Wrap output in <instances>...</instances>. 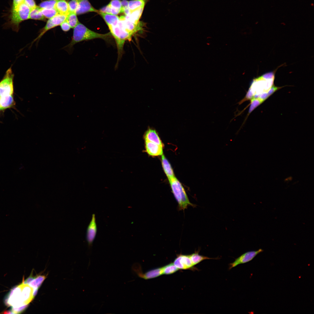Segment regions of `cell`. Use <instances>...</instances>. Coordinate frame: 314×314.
<instances>
[{
  "label": "cell",
  "instance_id": "1",
  "mask_svg": "<svg viewBox=\"0 0 314 314\" xmlns=\"http://www.w3.org/2000/svg\"><path fill=\"white\" fill-rule=\"evenodd\" d=\"M33 287L27 283H23L18 286L12 290L9 295L7 301L8 304L13 307V312H17L19 307L25 308L28 304L34 297V290Z\"/></svg>",
  "mask_w": 314,
  "mask_h": 314
},
{
  "label": "cell",
  "instance_id": "2",
  "mask_svg": "<svg viewBox=\"0 0 314 314\" xmlns=\"http://www.w3.org/2000/svg\"><path fill=\"white\" fill-rule=\"evenodd\" d=\"M110 33H99L89 29L83 24L79 23L74 28L72 39L69 43L64 48L70 49L76 44L80 42L96 38L108 40L111 36Z\"/></svg>",
  "mask_w": 314,
  "mask_h": 314
},
{
  "label": "cell",
  "instance_id": "3",
  "mask_svg": "<svg viewBox=\"0 0 314 314\" xmlns=\"http://www.w3.org/2000/svg\"><path fill=\"white\" fill-rule=\"evenodd\" d=\"M266 74L254 80L243 100L251 99L258 93H266L273 86L274 79V75L267 77Z\"/></svg>",
  "mask_w": 314,
  "mask_h": 314
},
{
  "label": "cell",
  "instance_id": "4",
  "mask_svg": "<svg viewBox=\"0 0 314 314\" xmlns=\"http://www.w3.org/2000/svg\"><path fill=\"white\" fill-rule=\"evenodd\" d=\"M168 179L179 209L184 210L189 206H193L194 205L190 201L184 188L175 176Z\"/></svg>",
  "mask_w": 314,
  "mask_h": 314
},
{
  "label": "cell",
  "instance_id": "5",
  "mask_svg": "<svg viewBox=\"0 0 314 314\" xmlns=\"http://www.w3.org/2000/svg\"><path fill=\"white\" fill-rule=\"evenodd\" d=\"M108 28L110 33L115 40L119 58L122 53L125 41L130 40L132 35L126 30L120 20L117 25Z\"/></svg>",
  "mask_w": 314,
  "mask_h": 314
},
{
  "label": "cell",
  "instance_id": "6",
  "mask_svg": "<svg viewBox=\"0 0 314 314\" xmlns=\"http://www.w3.org/2000/svg\"><path fill=\"white\" fill-rule=\"evenodd\" d=\"M30 8L23 1L12 10L11 24L14 30L17 31L19 24L29 19Z\"/></svg>",
  "mask_w": 314,
  "mask_h": 314
},
{
  "label": "cell",
  "instance_id": "7",
  "mask_svg": "<svg viewBox=\"0 0 314 314\" xmlns=\"http://www.w3.org/2000/svg\"><path fill=\"white\" fill-rule=\"evenodd\" d=\"M13 77L14 74L10 68L7 70L4 77L0 82V97L12 95L13 92Z\"/></svg>",
  "mask_w": 314,
  "mask_h": 314
},
{
  "label": "cell",
  "instance_id": "8",
  "mask_svg": "<svg viewBox=\"0 0 314 314\" xmlns=\"http://www.w3.org/2000/svg\"><path fill=\"white\" fill-rule=\"evenodd\" d=\"M132 270L138 276L144 279L154 278L163 274L162 267L154 269L143 273L139 265H134Z\"/></svg>",
  "mask_w": 314,
  "mask_h": 314
},
{
  "label": "cell",
  "instance_id": "9",
  "mask_svg": "<svg viewBox=\"0 0 314 314\" xmlns=\"http://www.w3.org/2000/svg\"><path fill=\"white\" fill-rule=\"evenodd\" d=\"M173 263L179 270H196L191 260L190 255L180 254L178 255L175 259Z\"/></svg>",
  "mask_w": 314,
  "mask_h": 314
},
{
  "label": "cell",
  "instance_id": "10",
  "mask_svg": "<svg viewBox=\"0 0 314 314\" xmlns=\"http://www.w3.org/2000/svg\"><path fill=\"white\" fill-rule=\"evenodd\" d=\"M263 250L261 249L256 251H251L246 252L236 259L235 261L229 265V269H231L240 264L247 263L251 261L257 255L262 252Z\"/></svg>",
  "mask_w": 314,
  "mask_h": 314
},
{
  "label": "cell",
  "instance_id": "11",
  "mask_svg": "<svg viewBox=\"0 0 314 314\" xmlns=\"http://www.w3.org/2000/svg\"><path fill=\"white\" fill-rule=\"evenodd\" d=\"M97 231L95 215L93 214L91 220L87 228L86 238L89 247L92 245L95 238Z\"/></svg>",
  "mask_w": 314,
  "mask_h": 314
},
{
  "label": "cell",
  "instance_id": "12",
  "mask_svg": "<svg viewBox=\"0 0 314 314\" xmlns=\"http://www.w3.org/2000/svg\"><path fill=\"white\" fill-rule=\"evenodd\" d=\"M119 18L126 30L132 35L142 28V23L133 22L127 19L125 16H121Z\"/></svg>",
  "mask_w": 314,
  "mask_h": 314
},
{
  "label": "cell",
  "instance_id": "13",
  "mask_svg": "<svg viewBox=\"0 0 314 314\" xmlns=\"http://www.w3.org/2000/svg\"><path fill=\"white\" fill-rule=\"evenodd\" d=\"M145 141L146 151L149 155L156 156L163 154V147L147 140Z\"/></svg>",
  "mask_w": 314,
  "mask_h": 314
},
{
  "label": "cell",
  "instance_id": "14",
  "mask_svg": "<svg viewBox=\"0 0 314 314\" xmlns=\"http://www.w3.org/2000/svg\"><path fill=\"white\" fill-rule=\"evenodd\" d=\"M78 6L76 11L77 15H79L89 12L98 13L99 11L94 8L88 0H78Z\"/></svg>",
  "mask_w": 314,
  "mask_h": 314
},
{
  "label": "cell",
  "instance_id": "15",
  "mask_svg": "<svg viewBox=\"0 0 314 314\" xmlns=\"http://www.w3.org/2000/svg\"><path fill=\"white\" fill-rule=\"evenodd\" d=\"M144 138L145 140L153 142L163 147V144L158 133L155 130L149 129L144 134Z\"/></svg>",
  "mask_w": 314,
  "mask_h": 314
},
{
  "label": "cell",
  "instance_id": "16",
  "mask_svg": "<svg viewBox=\"0 0 314 314\" xmlns=\"http://www.w3.org/2000/svg\"><path fill=\"white\" fill-rule=\"evenodd\" d=\"M98 13L104 19L108 27L116 25L119 21V17L116 15L107 14L99 11Z\"/></svg>",
  "mask_w": 314,
  "mask_h": 314
},
{
  "label": "cell",
  "instance_id": "17",
  "mask_svg": "<svg viewBox=\"0 0 314 314\" xmlns=\"http://www.w3.org/2000/svg\"><path fill=\"white\" fill-rule=\"evenodd\" d=\"M54 8L59 14L67 15L69 12L68 2L65 0H57Z\"/></svg>",
  "mask_w": 314,
  "mask_h": 314
},
{
  "label": "cell",
  "instance_id": "18",
  "mask_svg": "<svg viewBox=\"0 0 314 314\" xmlns=\"http://www.w3.org/2000/svg\"><path fill=\"white\" fill-rule=\"evenodd\" d=\"M161 161L163 170L168 179L174 177V174L171 166L163 154L161 155Z\"/></svg>",
  "mask_w": 314,
  "mask_h": 314
},
{
  "label": "cell",
  "instance_id": "19",
  "mask_svg": "<svg viewBox=\"0 0 314 314\" xmlns=\"http://www.w3.org/2000/svg\"><path fill=\"white\" fill-rule=\"evenodd\" d=\"M144 7V6H142L131 12L129 15L125 16V17L135 23H139V19L142 15Z\"/></svg>",
  "mask_w": 314,
  "mask_h": 314
},
{
  "label": "cell",
  "instance_id": "20",
  "mask_svg": "<svg viewBox=\"0 0 314 314\" xmlns=\"http://www.w3.org/2000/svg\"><path fill=\"white\" fill-rule=\"evenodd\" d=\"M29 19L44 21L46 20L42 13L41 8L38 6L31 9Z\"/></svg>",
  "mask_w": 314,
  "mask_h": 314
},
{
  "label": "cell",
  "instance_id": "21",
  "mask_svg": "<svg viewBox=\"0 0 314 314\" xmlns=\"http://www.w3.org/2000/svg\"><path fill=\"white\" fill-rule=\"evenodd\" d=\"M14 100L12 95H8L0 97V110L9 108L13 104Z\"/></svg>",
  "mask_w": 314,
  "mask_h": 314
},
{
  "label": "cell",
  "instance_id": "22",
  "mask_svg": "<svg viewBox=\"0 0 314 314\" xmlns=\"http://www.w3.org/2000/svg\"><path fill=\"white\" fill-rule=\"evenodd\" d=\"M190 256L191 260L194 266L205 260L217 259V258H209L207 256L200 255L199 254V251H195L194 253L190 255Z\"/></svg>",
  "mask_w": 314,
  "mask_h": 314
},
{
  "label": "cell",
  "instance_id": "23",
  "mask_svg": "<svg viewBox=\"0 0 314 314\" xmlns=\"http://www.w3.org/2000/svg\"><path fill=\"white\" fill-rule=\"evenodd\" d=\"M75 12H69L67 15L66 20L71 28H74L79 23Z\"/></svg>",
  "mask_w": 314,
  "mask_h": 314
},
{
  "label": "cell",
  "instance_id": "24",
  "mask_svg": "<svg viewBox=\"0 0 314 314\" xmlns=\"http://www.w3.org/2000/svg\"><path fill=\"white\" fill-rule=\"evenodd\" d=\"M144 0H133L129 1L128 7L131 12L144 6Z\"/></svg>",
  "mask_w": 314,
  "mask_h": 314
},
{
  "label": "cell",
  "instance_id": "25",
  "mask_svg": "<svg viewBox=\"0 0 314 314\" xmlns=\"http://www.w3.org/2000/svg\"><path fill=\"white\" fill-rule=\"evenodd\" d=\"M163 274H171L177 272L179 269L173 263L169 264L162 267Z\"/></svg>",
  "mask_w": 314,
  "mask_h": 314
},
{
  "label": "cell",
  "instance_id": "26",
  "mask_svg": "<svg viewBox=\"0 0 314 314\" xmlns=\"http://www.w3.org/2000/svg\"><path fill=\"white\" fill-rule=\"evenodd\" d=\"M45 278L44 276L39 275L35 277L28 284L34 289H38Z\"/></svg>",
  "mask_w": 314,
  "mask_h": 314
},
{
  "label": "cell",
  "instance_id": "27",
  "mask_svg": "<svg viewBox=\"0 0 314 314\" xmlns=\"http://www.w3.org/2000/svg\"><path fill=\"white\" fill-rule=\"evenodd\" d=\"M67 15L58 14L51 18L56 27L60 25L66 20Z\"/></svg>",
  "mask_w": 314,
  "mask_h": 314
},
{
  "label": "cell",
  "instance_id": "28",
  "mask_svg": "<svg viewBox=\"0 0 314 314\" xmlns=\"http://www.w3.org/2000/svg\"><path fill=\"white\" fill-rule=\"evenodd\" d=\"M41 9L42 14L46 19H51L58 14L54 8L46 9L41 8Z\"/></svg>",
  "mask_w": 314,
  "mask_h": 314
},
{
  "label": "cell",
  "instance_id": "29",
  "mask_svg": "<svg viewBox=\"0 0 314 314\" xmlns=\"http://www.w3.org/2000/svg\"><path fill=\"white\" fill-rule=\"evenodd\" d=\"M263 101H264L259 97L253 98L251 99V104L248 115H249L254 109Z\"/></svg>",
  "mask_w": 314,
  "mask_h": 314
},
{
  "label": "cell",
  "instance_id": "30",
  "mask_svg": "<svg viewBox=\"0 0 314 314\" xmlns=\"http://www.w3.org/2000/svg\"><path fill=\"white\" fill-rule=\"evenodd\" d=\"M57 0H49L44 1L41 3L39 6L41 8L51 9L54 8Z\"/></svg>",
  "mask_w": 314,
  "mask_h": 314
},
{
  "label": "cell",
  "instance_id": "31",
  "mask_svg": "<svg viewBox=\"0 0 314 314\" xmlns=\"http://www.w3.org/2000/svg\"><path fill=\"white\" fill-rule=\"evenodd\" d=\"M69 12H75L78 6V0H70L68 2Z\"/></svg>",
  "mask_w": 314,
  "mask_h": 314
},
{
  "label": "cell",
  "instance_id": "32",
  "mask_svg": "<svg viewBox=\"0 0 314 314\" xmlns=\"http://www.w3.org/2000/svg\"><path fill=\"white\" fill-rule=\"evenodd\" d=\"M108 4L112 8L121 10V1L120 0H112Z\"/></svg>",
  "mask_w": 314,
  "mask_h": 314
},
{
  "label": "cell",
  "instance_id": "33",
  "mask_svg": "<svg viewBox=\"0 0 314 314\" xmlns=\"http://www.w3.org/2000/svg\"><path fill=\"white\" fill-rule=\"evenodd\" d=\"M60 26L62 30L64 32H67L71 28L69 23L66 20L63 22Z\"/></svg>",
  "mask_w": 314,
  "mask_h": 314
},
{
  "label": "cell",
  "instance_id": "34",
  "mask_svg": "<svg viewBox=\"0 0 314 314\" xmlns=\"http://www.w3.org/2000/svg\"><path fill=\"white\" fill-rule=\"evenodd\" d=\"M23 1L30 9L34 8L37 6L34 0H23Z\"/></svg>",
  "mask_w": 314,
  "mask_h": 314
},
{
  "label": "cell",
  "instance_id": "35",
  "mask_svg": "<svg viewBox=\"0 0 314 314\" xmlns=\"http://www.w3.org/2000/svg\"><path fill=\"white\" fill-rule=\"evenodd\" d=\"M129 1H128L127 0H122L121 1V13L122 10L124 8H128Z\"/></svg>",
  "mask_w": 314,
  "mask_h": 314
},
{
  "label": "cell",
  "instance_id": "36",
  "mask_svg": "<svg viewBox=\"0 0 314 314\" xmlns=\"http://www.w3.org/2000/svg\"><path fill=\"white\" fill-rule=\"evenodd\" d=\"M23 1V0H13L12 9L15 8L19 3Z\"/></svg>",
  "mask_w": 314,
  "mask_h": 314
}]
</instances>
